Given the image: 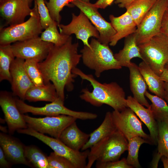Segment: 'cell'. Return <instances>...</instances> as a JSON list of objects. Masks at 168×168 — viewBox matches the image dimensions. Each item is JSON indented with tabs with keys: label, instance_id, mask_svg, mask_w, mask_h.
I'll return each mask as SVG.
<instances>
[{
	"label": "cell",
	"instance_id": "obj_1",
	"mask_svg": "<svg viewBox=\"0 0 168 168\" xmlns=\"http://www.w3.org/2000/svg\"><path fill=\"white\" fill-rule=\"evenodd\" d=\"M79 43H73L70 36L68 41L60 46L54 45L46 58L39 63L45 84L51 82L54 85L58 97L64 100V90L74 89V78L77 75L73 70L79 64L81 54L78 52Z\"/></svg>",
	"mask_w": 168,
	"mask_h": 168
},
{
	"label": "cell",
	"instance_id": "obj_2",
	"mask_svg": "<svg viewBox=\"0 0 168 168\" xmlns=\"http://www.w3.org/2000/svg\"><path fill=\"white\" fill-rule=\"evenodd\" d=\"M72 73L89 82L93 87L91 91L87 88L82 90V94L80 96L82 100L96 107L106 104L119 111L128 107L125 92L117 82L101 83L92 75L86 74L77 67L73 70Z\"/></svg>",
	"mask_w": 168,
	"mask_h": 168
},
{
	"label": "cell",
	"instance_id": "obj_3",
	"mask_svg": "<svg viewBox=\"0 0 168 168\" xmlns=\"http://www.w3.org/2000/svg\"><path fill=\"white\" fill-rule=\"evenodd\" d=\"M89 44L90 47L84 45L80 52L84 64L94 70L97 77L105 71L122 68L108 45L102 44L94 38Z\"/></svg>",
	"mask_w": 168,
	"mask_h": 168
},
{
	"label": "cell",
	"instance_id": "obj_4",
	"mask_svg": "<svg viewBox=\"0 0 168 168\" xmlns=\"http://www.w3.org/2000/svg\"><path fill=\"white\" fill-rule=\"evenodd\" d=\"M128 148V140L117 129L90 148L86 168H91L95 161L106 162L119 160Z\"/></svg>",
	"mask_w": 168,
	"mask_h": 168
},
{
	"label": "cell",
	"instance_id": "obj_5",
	"mask_svg": "<svg viewBox=\"0 0 168 168\" xmlns=\"http://www.w3.org/2000/svg\"><path fill=\"white\" fill-rule=\"evenodd\" d=\"M33 12L26 21L14 25L1 28L0 45L11 44L39 36L42 33L41 26L37 4L34 1Z\"/></svg>",
	"mask_w": 168,
	"mask_h": 168
},
{
	"label": "cell",
	"instance_id": "obj_6",
	"mask_svg": "<svg viewBox=\"0 0 168 168\" xmlns=\"http://www.w3.org/2000/svg\"><path fill=\"white\" fill-rule=\"evenodd\" d=\"M142 59L160 76L168 63V40L161 33L138 45Z\"/></svg>",
	"mask_w": 168,
	"mask_h": 168
},
{
	"label": "cell",
	"instance_id": "obj_7",
	"mask_svg": "<svg viewBox=\"0 0 168 168\" xmlns=\"http://www.w3.org/2000/svg\"><path fill=\"white\" fill-rule=\"evenodd\" d=\"M17 132L32 136L40 140L49 147L56 154L69 160L75 168H86V160L90 151L88 149L82 152L75 151L58 138L49 137L29 127L19 129Z\"/></svg>",
	"mask_w": 168,
	"mask_h": 168
},
{
	"label": "cell",
	"instance_id": "obj_8",
	"mask_svg": "<svg viewBox=\"0 0 168 168\" xmlns=\"http://www.w3.org/2000/svg\"><path fill=\"white\" fill-rule=\"evenodd\" d=\"M167 5L168 0H157L137 26L134 33L138 45L161 33L162 20Z\"/></svg>",
	"mask_w": 168,
	"mask_h": 168
},
{
	"label": "cell",
	"instance_id": "obj_9",
	"mask_svg": "<svg viewBox=\"0 0 168 168\" xmlns=\"http://www.w3.org/2000/svg\"><path fill=\"white\" fill-rule=\"evenodd\" d=\"M17 106L21 113H30L34 115L46 116L64 114L71 116L81 120H92L97 117L96 114L90 112L77 111L71 110L64 105V100L58 97L51 103L43 107H36L29 105L23 100L16 98Z\"/></svg>",
	"mask_w": 168,
	"mask_h": 168
},
{
	"label": "cell",
	"instance_id": "obj_10",
	"mask_svg": "<svg viewBox=\"0 0 168 168\" xmlns=\"http://www.w3.org/2000/svg\"><path fill=\"white\" fill-rule=\"evenodd\" d=\"M28 127L42 134L59 138L63 131L77 119L64 114L36 118L22 114Z\"/></svg>",
	"mask_w": 168,
	"mask_h": 168
},
{
	"label": "cell",
	"instance_id": "obj_11",
	"mask_svg": "<svg viewBox=\"0 0 168 168\" xmlns=\"http://www.w3.org/2000/svg\"><path fill=\"white\" fill-rule=\"evenodd\" d=\"M111 113L113 121L117 129L128 141L138 136L148 141L152 144L150 135L143 130L142 122L130 108L127 107L120 111L114 110Z\"/></svg>",
	"mask_w": 168,
	"mask_h": 168
},
{
	"label": "cell",
	"instance_id": "obj_12",
	"mask_svg": "<svg viewBox=\"0 0 168 168\" xmlns=\"http://www.w3.org/2000/svg\"><path fill=\"white\" fill-rule=\"evenodd\" d=\"M54 45L38 36L15 42L11 46L16 58L25 60L35 59L40 63L46 58Z\"/></svg>",
	"mask_w": 168,
	"mask_h": 168
},
{
	"label": "cell",
	"instance_id": "obj_13",
	"mask_svg": "<svg viewBox=\"0 0 168 168\" xmlns=\"http://www.w3.org/2000/svg\"><path fill=\"white\" fill-rule=\"evenodd\" d=\"M74 6L84 12L98 31L100 36L97 40L101 43L108 45L116 31L110 23L106 21L93 4L79 0H71Z\"/></svg>",
	"mask_w": 168,
	"mask_h": 168
},
{
	"label": "cell",
	"instance_id": "obj_14",
	"mask_svg": "<svg viewBox=\"0 0 168 168\" xmlns=\"http://www.w3.org/2000/svg\"><path fill=\"white\" fill-rule=\"evenodd\" d=\"M90 21L86 14L80 11L77 16L72 14V20L68 24H60L58 26L61 33L69 36L74 34L77 39L82 41L84 45L90 47L89 38L93 37L98 40L100 36L98 31Z\"/></svg>",
	"mask_w": 168,
	"mask_h": 168
},
{
	"label": "cell",
	"instance_id": "obj_15",
	"mask_svg": "<svg viewBox=\"0 0 168 168\" xmlns=\"http://www.w3.org/2000/svg\"><path fill=\"white\" fill-rule=\"evenodd\" d=\"M10 92L1 91L0 105L4 114L9 133L13 134L18 130L27 128L22 114L18 109L16 103V98Z\"/></svg>",
	"mask_w": 168,
	"mask_h": 168
},
{
	"label": "cell",
	"instance_id": "obj_16",
	"mask_svg": "<svg viewBox=\"0 0 168 168\" xmlns=\"http://www.w3.org/2000/svg\"><path fill=\"white\" fill-rule=\"evenodd\" d=\"M31 9L28 0H2L0 1L1 16L9 26L25 21V18L30 16Z\"/></svg>",
	"mask_w": 168,
	"mask_h": 168
},
{
	"label": "cell",
	"instance_id": "obj_17",
	"mask_svg": "<svg viewBox=\"0 0 168 168\" xmlns=\"http://www.w3.org/2000/svg\"><path fill=\"white\" fill-rule=\"evenodd\" d=\"M25 61L24 59L15 58L12 63L10 68L12 93L14 96L19 97L23 100H25L27 91L34 85L25 69Z\"/></svg>",
	"mask_w": 168,
	"mask_h": 168
},
{
	"label": "cell",
	"instance_id": "obj_18",
	"mask_svg": "<svg viewBox=\"0 0 168 168\" xmlns=\"http://www.w3.org/2000/svg\"><path fill=\"white\" fill-rule=\"evenodd\" d=\"M0 145L12 164H23L31 167L24 154L25 146L19 140L6 133H0Z\"/></svg>",
	"mask_w": 168,
	"mask_h": 168
},
{
	"label": "cell",
	"instance_id": "obj_19",
	"mask_svg": "<svg viewBox=\"0 0 168 168\" xmlns=\"http://www.w3.org/2000/svg\"><path fill=\"white\" fill-rule=\"evenodd\" d=\"M126 101L128 107L133 111L148 128L152 144L157 145L158 124L153 117L150 106L147 108H145L130 96L127 97Z\"/></svg>",
	"mask_w": 168,
	"mask_h": 168
},
{
	"label": "cell",
	"instance_id": "obj_20",
	"mask_svg": "<svg viewBox=\"0 0 168 168\" xmlns=\"http://www.w3.org/2000/svg\"><path fill=\"white\" fill-rule=\"evenodd\" d=\"M109 17L111 24L116 31L109 44L110 46H115L120 40L135 32L137 26L127 11L119 16L110 15Z\"/></svg>",
	"mask_w": 168,
	"mask_h": 168
},
{
	"label": "cell",
	"instance_id": "obj_21",
	"mask_svg": "<svg viewBox=\"0 0 168 168\" xmlns=\"http://www.w3.org/2000/svg\"><path fill=\"white\" fill-rule=\"evenodd\" d=\"M128 68L130 72V88L133 97L141 104L148 108L150 105L145 95L148 87L138 66L131 62Z\"/></svg>",
	"mask_w": 168,
	"mask_h": 168
},
{
	"label": "cell",
	"instance_id": "obj_22",
	"mask_svg": "<svg viewBox=\"0 0 168 168\" xmlns=\"http://www.w3.org/2000/svg\"><path fill=\"white\" fill-rule=\"evenodd\" d=\"M89 137L90 134L81 130L75 121L63 131L58 139L71 149L80 151L87 142Z\"/></svg>",
	"mask_w": 168,
	"mask_h": 168
},
{
	"label": "cell",
	"instance_id": "obj_23",
	"mask_svg": "<svg viewBox=\"0 0 168 168\" xmlns=\"http://www.w3.org/2000/svg\"><path fill=\"white\" fill-rule=\"evenodd\" d=\"M117 129L113 120L112 113H106L104 119L100 125L90 134L87 142L82 149L84 151L91 148L99 141L109 136Z\"/></svg>",
	"mask_w": 168,
	"mask_h": 168
},
{
	"label": "cell",
	"instance_id": "obj_24",
	"mask_svg": "<svg viewBox=\"0 0 168 168\" xmlns=\"http://www.w3.org/2000/svg\"><path fill=\"white\" fill-rule=\"evenodd\" d=\"M114 55L122 67H128L133 58L138 57L142 59L134 33L125 37L123 48Z\"/></svg>",
	"mask_w": 168,
	"mask_h": 168
},
{
	"label": "cell",
	"instance_id": "obj_25",
	"mask_svg": "<svg viewBox=\"0 0 168 168\" xmlns=\"http://www.w3.org/2000/svg\"><path fill=\"white\" fill-rule=\"evenodd\" d=\"M58 97L54 85L49 82L43 86L34 85L30 87L26 93L25 100L30 102H52Z\"/></svg>",
	"mask_w": 168,
	"mask_h": 168
},
{
	"label": "cell",
	"instance_id": "obj_26",
	"mask_svg": "<svg viewBox=\"0 0 168 168\" xmlns=\"http://www.w3.org/2000/svg\"><path fill=\"white\" fill-rule=\"evenodd\" d=\"M138 67L149 91L163 99L164 82L143 61L139 63Z\"/></svg>",
	"mask_w": 168,
	"mask_h": 168
},
{
	"label": "cell",
	"instance_id": "obj_27",
	"mask_svg": "<svg viewBox=\"0 0 168 168\" xmlns=\"http://www.w3.org/2000/svg\"><path fill=\"white\" fill-rule=\"evenodd\" d=\"M157 0H137L134 1L126 7L137 26L141 22Z\"/></svg>",
	"mask_w": 168,
	"mask_h": 168
},
{
	"label": "cell",
	"instance_id": "obj_28",
	"mask_svg": "<svg viewBox=\"0 0 168 168\" xmlns=\"http://www.w3.org/2000/svg\"><path fill=\"white\" fill-rule=\"evenodd\" d=\"M11 44L0 45V81L7 80L10 83L11 64L15 58Z\"/></svg>",
	"mask_w": 168,
	"mask_h": 168
},
{
	"label": "cell",
	"instance_id": "obj_29",
	"mask_svg": "<svg viewBox=\"0 0 168 168\" xmlns=\"http://www.w3.org/2000/svg\"><path fill=\"white\" fill-rule=\"evenodd\" d=\"M25 156L31 167L36 168H51L47 156L36 146H25Z\"/></svg>",
	"mask_w": 168,
	"mask_h": 168
},
{
	"label": "cell",
	"instance_id": "obj_30",
	"mask_svg": "<svg viewBox=\"0 0 168 168\" xmlns=\"http://www.w3.org/2000/svg\"><path fill=\"white\" fill-rule=\"evenodd\" d=\"M151 102L150 106L152 115L157 122L168 121V105L163 99L146 91L145 94Z\"/></svg>",
	"mask_w": 168,
	"mask_h": 168
},
{
	"label": "cell",
	"instance_id": "obj_31",
	"mask_svg": "<svg viewBox=\"0 0 168 168\" xmlns=\"http://www.w3.org/2000/svg\"><path fill=\"white\" fill-rule=\"evenodd\" d=\"M128 153L126 158L128 164L133 168L141 167L138 158V152L140 146L143 143L151 144L146 139L137 136L134 137L128 141Z\"/></svg>",
	"mask_w": 168,
	"mask_h": 168
},
{
	"label": "cell",
	"instance_id": "obj_32",
	"mask_svg": "<svg viewBox=\"0 0 168 168\" xmlns=\"http://www.w3.org/2000/svg\"><path fill=\"white\" fill-rule=\"evenodd\" d=\"M57 26V25L51 26L45 29L41 33L40 37L41 40L57 46L65 44L71 36L59 33Z\"/></svg>",
	"mask_w": 168,
	"mask_h": 168
},
{
	"label": "cell",
	"instance_id": "obj_33",
	"mask_svg": "<svg viewBox=\"0 0 168 168\" xmlns=\"http://www.w3.org/2000/svg\"><path fill=\"white\" fill-rule=\"evenodd\" d=\"M39 62L35 59L25 60L24 67L32 82L35 86L44 85V78L39 67Z\"/></svg>",
	"mask_w": 168,
	"mask_h": 168
},
{
	"label": "cell",
	"instance_id": "obj_34",
	"mask_svg": "<svg viewBox=\"0 0 168 168\" xmlns=\"http://www.w3.org/2000/svg\"><path fill=\"white\" fill-rule=\"evenodd\" d=\"M157 122V152L162 156L168 158V123L166 121Z\"/></svg>",
	"mask_w": 168,
	"mask_h": 168
},
{
	"label": "cell",
	"instance_id": "obj_35",
	"mask_svg": "<svg viewBox=\"0 0 168 168\" xmlns=\"http://www.w3.org/2000/svg\"><path fill=\"white\" fill-rule=\"evenodd\" d=\"M71 0H49L47 1L44 0L45 3L47 7L50 16L52 19L56 22L58 26L61 19L60 13L65 6L72 7L74 5L69 3Z\"/></svg>",
	"mask_w": 168,
	"mask_h": 168
},
{
	"label": "cell",
	"instance_id": "obj_36",
	"mask_svg": "<svg viewBox=\"0 0 168 168\" xmlns=\"http://www.w3.org/2000/svg\"><path fill=\"white\" fill-rule=\"evenodd\" d=\"M37 4L40 22L43 29L49 26L57 25L58 23L51 18L49 10L45 3L44 0H34Z\"/></svg>",
	"mask_w": 168,
	"mask_h": 168
},
{
	"label": "cell",
	"instance_id": "obj_37",
	"mask_svg": "<svg viewBox=\"0 0 168 168\" xmlns=\"http://www.w3.org/2000/svg\"><path fill=\"white\" fill-rule=\"evenodd\" d=\"M47 158L51 168H75L69 160L54 152H51Z\"/></svg>",
	"mask_w": 168,
	"mask_h": 168
},
{
	"label": "cell",
	"instance_id": "obj_38",
	"mask_svg": "<svg viewBox=\"0 0 168 168\" xmlns=\"http://www.w3.org/2000/svg\"><path fill=\"white\" fill-rule=\"evenodd\" d=\"M96 167L97 168H133L128 165L125 158L120 160L113 161L100 162L96 161Z\"/></svg>",
	"mask_w": 168,
	"mask_h": 168
},
{
	"label": "cell",
	"instance_id": "obj_39",
	"mask_svg": "<svg viewBox=\"0 0 168 168\" xmlns=\"http://www.w3.org/2000/svg\"><path fill=\"white\" fill-rule=\"evenodd\" d=\"M161 33L164 35L168 40V9L167 8L163 16Z\"/></svg>",
	"mask_w": 168,
	"mask_h": 168
},
{
	"label": "cell",
	"instance_id": "obj_40",
	"mask_svg": "<svg viewBox=\"0 0 168 168\" xmlns=\"http://www.w3.org/2000/svg\"><path fill=\"white\" fill-rule=\"evenodd\" d=\"M12 165L7 158L2 148L0 147V167L10 168Z\"/></svg>",
	"mask_w": 168,
	"mask_h": 168
},
{
	"label": "cell",
	"instance_id": "obj_41",
	"mask_svg": "<svg viewBox=\"0 0 168 168\" xmlns=\"http://www.w3.org/2000/svg\"><path fill=\"white\" fill-rule=\"evenodd\" d=\"M115 0H98L93 5L98 9H105Z\"/></svg>",
	"mask_w": 168,
	"mask_h": 168
},
{
	"label": "cell",
	"instance_id": "obj_42",
	"mask_svg": "<svg viewBox=\"0 0 168 168\" xmlns=\"http://www.w3.org/2000/svg\"><path fill=\"white\" fill-rule=\"evenodd\" d=\"M137 0H115L114 3L120 8L125 7L132 2Z\"/></svg>",
	"mask_w": 168,
	"mask_h": 168
},
{
	"label": "cell",
	"instance_id": "obj_43",
	"mask_svg": "<svg viewBox=\"0 0 168 168\" xmlns=\"http://www.w3.org/2000/svg\"><path fill=\"white\" fill-rule=\"evenodd\" d=\"M162 156L157 152L155 154L151 164V166L152 168H157L160 160Z\"/></svg>",
	"mask_w": 168,
	"mask_h": 168
},
{
	"label": "cell",
	"instance_id": "obj_44",
	"mask_svg": "<svg viewBox=\"0 0 168 168\" xmlns=\"http://www.w3.org/2000/svg\"><path fill=\"white\" fill-rule=\"evenodd\" d=\"M160 77L163 81L168 83V67L165 66Z\"/></svg>",
	"mask_w": 168,
	"mask_h": 168
},
{
	"label": "cell",
	"instance_id": "obj_45",
	"mask_svg": "<svg viewBox=\"0 0 168 168\" xmlns=\"http://www.w3.org/2000/svg\"><path fill=\"white\" fill-rule=\"evenodd\" d=\"M163 99H165L168 103V83L165 82Z\"/></svg>",
	"mask_w": 168,
	"mask_h": 168
},
{
	"label": "cell",
	"instance_id": "obj_46",
	"mask_svg": "<svg viewBox=\"0 0 168 168\" xmlns=\"http://www.w3.org/2000/svg\"><path fill=\"white\" fill-rule=\"evenodd\" d=\"M161 159L163 163L164 168H168V158L162 156Z\"/></svg>",
	"mask_w": 168,
	"mask_h": 168
},
{
	"label": "cell",
	"instance_id": "obj_47",
	"mask_svg": "<svg viewBox=\"0 0 168 168\" xmlns=\"http://www.w3.org/2000/svg\"><path fill=\"white\" fill-rule=\"evenodd\" d=\"M0 129L1 131L3 133H6L7 132V130L6 127L0 125Z\"/></svg>",
	"mask_w": 168,
	"mask_h": 168
},
{
	"label": "cell",
	"instance_id": "obj_48",
	"mask_svg": "<svg viewBox=\"0 0 168 168\" xmlns=\"http://www.w3.org/2000/svg\"><path fill=\"white\" fill-rule=\"evenodd\" d=\"M6 122V121L5 119H3L2 118H0V123L2 124H4Z\"/></svg>",
	"mask_w": 168,
	"mask_h": 168
},
{
	"label": "cell",
	"instance_id": "obj_49",
	"mask_svg": "<svg viewBox=\"0 0 168 168\" xmlns=\"http://www.w3.org/2000/svg\"><path fill=\"white\" fill-rule=\"evenodd\" d=\"M30 7L31 6V4L33 0H28Z\"/></svg>",
	"mask_w": 168,
	"mask_h": 168
},
{
	"label": "cell",
	"instance_id": "obj_50",
	"mask_svg": "<svg viewBox=\"0 0 168 168\" xmlns=\"http://www.w3.org/2000/svg\"><path fill=\"white\" fill-rule=\"evenodd\" d=\"M79 0L83 2H90V0Z\"/></svg>",
	"mask_w": 168,
	"mask_h": 168
},
{
	"label": "cell",
	"instance_id": "obj_51",
	"mask_svg": "<svg viewBox=\"0 0 168 168\" xmlns=\"http://www.w3.org/2000/svg\"><path fill=\"white\" fill-rule=\"evenodd\" d=\"M166 66L167 67H168V63H167Z\"/></svg>",
	"mask_w": 168,
	"mask_h": 168
},
{
	"label": "cell",
	"instance_id": "obj_52",
	"mask_svg": "<svg viewBox=\"0 0 168 168\" xmlns=\"http://www.w3.org/2000/svg\"><path fill=\"white\" fill-rule=\"evenodd\" d=\"M167 9H168V5H167Z\"/></svg>",
	"mask_w": 168,
	"mask_h": 168
},
{
	"label": "cell",
	"instance_id": "obj_53",
	"mask_svg": "<svg viewBox=\"0 0 168 168\" xmlns=\"http://www.w3.org/2000/svg\"><path fill=\"white\" fill-rule=\"evenodd\" d=\"M168 123V121H167Z\"/></svg>",
	"mask_w": 168,
	"mask_h": 168
},
{
	"label": "cell",
	"instance_id": "obj_54",
	"mask_svg": "<svg viewBox=\"0 0 168 168\" xmlns=\"http://www.w3.org/2000/svg\"><path fill=\"white\" fill-rule=\"evenodd\" d=\"M1 0H0V1H1Z\"/></svg>",
	"mask_w": 168,
	"mask_h": 168
}]
</instances>
